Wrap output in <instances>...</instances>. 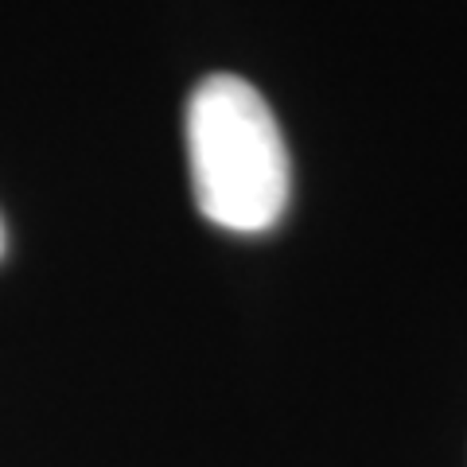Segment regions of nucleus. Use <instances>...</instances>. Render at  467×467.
Returning <instances> with one entry per match:
<instances>
[{
    "label": "nucleus",
    "mask_w": 467,
    "mask_h": 467,
    "mask_svg": "<svg viewBox=\"0 0 467 467\" xmlns=\"http://www.w3.org/2000/svg\"><path fill=\"white\" fill-rule=\"evenodd\" d=\"M0 257H5V223H0Z\"/></svg>",
    "instance_id": "nucleus-2"
},
{
    "label": "nucleus",
    "mask_w": 467,
    "mask_h": 467,
    "mask_svg": "<svg viewBox=\"0 0 467 467\" xmlns=\"http://www.w3.org/2000/svg\"><path fill=\"white\" fill-rule=\"evenodd\" d=\"M195 207L234 234L281 223L292 192L288 149L265 94L242 75H207L187 101Z\"/></svg>",
    "instance_id": "nucleus-1"
}]
</instances>
